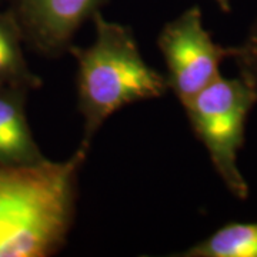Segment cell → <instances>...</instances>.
Segmentation results:
<instances>
[{
  "instance_id": "obj_6",
  "label": "cell",
  "mask_w": 257,
  "mask_h": 257,
  "mask_svg": "<svg viewBox=\"0 0 257 257\" xmlns=\"http://www.w3.org/2000/svg\"><path fill=\"white\" fill-rule=\"evenodd\" d=\"M28 90L0 86V163L32 165L46 160L26 116Z\"/></svg>"
},
{
  "instance_id": "obj_2",
  "label": "cell",
  "mask_w": 257,
  "mask_h": 257,
  "mask_svg": "<svg viewBox=\"0 0 257 257\" xmlns=\"http://www.w3.org/2000/svg\"><path fill=\"white\" fill-rule=\"evenodd\" d=\"M96 36L89 47L70 46L77 62V109L83 117L79 149L89 153L94 135L116 111L170 92L167 77L145 62L133 32L93 16Z\"/></svg>"
},
{
  "instance_id": "obj_5",
  "label": "cell",
  "mask_w": 257,
  "mask_h": 257,
  "mask_svg": "<svg viewBox=\"0 0 257 257\" xmlns=\"http://www.w3.org/2000/svg\"><path fill=\"white\" fill-rule=\"evenodd\" d=\"M106 0H18L13 13L25 43L46 57L69 52L83 23L99 12Z\"/></svg>"
},
{
  "instance_id": "obj_10",
  "label": "cell",
  "mask_w": 257,
  "mask_h": 257,
  "mask_svg": "<svg viewBox=\"0 0 257 257\" xmlns=\"http://www.w3.org/2000/svg\"><path fill=\"white\" fill-rule=\"evenodd\" d=\"M216 2V5L220 8L224 13H229L230 9H231V6H230V0H214Z\"/></svg>"
},
{
  "instance_id": "obj_4",
  "label": "cell",
  "mask_w": 257,
  "mask_h": 257,
  "mask_svg": "<svg viewBox=\"0 0 257 257\" xmlns=\"http://www.w3.org/2000/svg\"><path fill=\"white\" fill-rule=\"evenodd\" d=\"M157 46L167 67L169 89L182 106L220 76L221 62L231 59L234 52V46L224 47L213 40L199 6L166 23Z\"/></svg>"
},
{
  "instance_id": "obj_3",
  "label": "cell",
  "mask_w": 257,
  "mask_h": 257,
  "mask_svg": "<svg viewBox=\"0 0 257 257\" xmlns=\"http://www.w3.org/2000/svg\"><path fill=\"white\" fill-rule=\"evenodd\" d=\"M254 104L257 94L250 84L240 76L226 79L220 74L183 106L193 133L206 147L214 170L240 200H246L250 193L237 159Z\"/></svg>"
},
{
  "instance_id": "obj_1",
  "label": "cell",
  "mask_w": 257,
  "mask_h": 257,
  "mask_svg": "<svg viewBox=\"0 0 257 257\" xmlns=\"http://www.w3.org/2000/svg\"><path fill=\"white\" fill-rule=\"evenodd\" d=\"M86 159L77 149L66 162L0 163V257H46L62 250Z\"/></svg>"
},
{
  "instance_id": "obj_7",
  "label": "cell",
  "mask_w": 257,
  "mask_h": 257,
  "mask_svg": "<svg viewBox=\"0 0 257 257\" xmlns=\"http://www.w3.org/2000/svg\"><path fill=\"white\" fill-rule=\"evenodd\" d=\"M23 33L13 13L0 12V86L36 90L42 79L29 67L23 53Z\"/></svg>"
},
{
  "instance_id": "obj_9",
  "label": "cell",
  "mask_w": 257,
  "mask_h": 257,
  "mask_svg": "<svg viewBox=\"0 0 257 257\" xmlns=\"http://www.w3.org/2000/svg\"><path fill=\"white\" fill-rule=\"evenodd\" d=\"M231 59L239 69V76L257 94V20L248 30L244 42L234 46Z\"/></svg>"
},
{
  "instance_id": "obj_8",
  "label": "cell",
  "mask_w": 257,
  "mask_h": 257,
  "mask_svg": "<svg viewBox=\"0 0 257 257\" xmlns=\"http://www.w3.org/2000/svg\"><path fill=\"white\" fill-rule=\"evenodd\" d=\"M179 256L257 257V223H227Z\"/></svg>"
}]
</instances>
